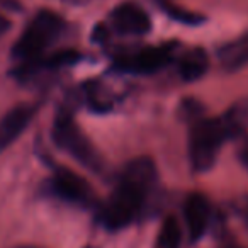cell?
<instances>
[{"instance_id":"obj_1","label":"cell","mask_w":248,"mask_h":248,"mask_svg":"<svg viewBox=\"0 0 248 248\" xmlns=\"http://www.w3.org/2000/svg\"><path fill=\"white\" fill-rule=\"evenodd\" d=\"M156 182V169L146 156L126 165L117 186L102 209V221L109 230H123L143 211Z\"/></svg>"},{"instance_id":"obj_2","label":"cell","mask_w":248,"mask_h":248,"mask_svg":"<svg viewBox=\"0 0 248 248\" xmlns=\"http://www.w3.org/2000/svg\"><path fill=\"white\" fill-rule=\"evenodd\" d=\"M65 31V21L62 16L51 11H41L29 21L22 34L12 48V58L28 63L39 58L53 46Z\"/></svg>"},{"instance_id":"obj_3","label":"cell","mask_w":248,"mask_h":248,"mask_svg":"<svg viewBox=\"0 0 248 248\" xmlns=\"http://www.w3.org/2000/svg\"><path fill=\"white\" fill-rule=\"evenodd\" d=\"M230 133L221 117H197L189 133V158L196 172L213 169L221 146L228 141Z\"/></svg>"},{"instance_id":"obj_4","label":"cell","mask_w":248,"mask_h":248,"mask_svg":"<svg viewBox=\"0 0 248 248\" xmlns=\"http://www.w3.org/2000/svg\"><path fill=\"white\" fill-rule=\"evenodd\" d=\"M53 140L58 148L66 152L73 160L82 163L89 170H93V172L102 170V156L99 155L95 146L90 143V140L80 129V126L68 110H63L56 116L55 124H53Z\"/></svg>"},{"instance_id":"obj_5","label":"cell","mask_w":248,"mask_h":248,"mask_svg":"<svg viewBox=\"0 0 248 248\" xmlns=\"http://www.w3.org/2000/svg\"><path fill=\"white\" fill-rule=\"evenodd\" d=\"M175 56V45L167 43L160 46L138 49L135 53L121 56L116 62V66L121 72L136 73V75H150L158 70L165 68Z\"/></svg>"},{"instance_id":"obj_6","label":"cell","mask_w":248,"mask_h":248,"mask_svg":"<svg viewBox=\"0 0 248 248\" xmlns=\"http://www.w3.org/2000/svg\"><path fill=\"white\" fill-rule=\"evenodd\" d=\"M51 190L60 197V199L66 201L70 204H77V206H89L93 202V189L90 184L78 175L77 172L65 167H60L55 170L51 177Z\"/></svg>"},{"instance_id":"obj_7","label":"cell","mask_w":248,"mask_h":248,"mask_svg":"<svg viewBox=\"0 0 248 248\" xmlns=\"http://www.w3.org/2000/svg\"><path fill=\"white\" fill-rule=\"evenodd\" d=\"M110 28L123 36H145L152 29V19L141 5L123 2L110 12Z\"/></svg>"},{"instance_id":"obj_8","label":"cell","mask_w":248,"mask_h":248,"mask_svg":"<svg viewBox=\"0 0 248 248\" xmlns=\"http://www.w3.org/2000/svg\"><path fill=\"white\" fill-rule=\"evenodd\" d=\"M38 112V104H19L0 119V152L12 145L28 129Z\"/></svg>"},{"instance_id":"obj_9","label":"cell","mask_w":248,"mask_h":248,"mask_svg":"<svg viewBox=\"0 0 248 248\" xmlns=\"http://www.w3.org/2000/svg\"><path fill=\"white\" fill-rule=\"evenodd\" d=\"M184 217H186L189 236L197 241L204 236L211 221V204L202 194H190L184 202Z\"/></svg>"},{"instance_id":"obj_10","label":"cell","mask_w":248,"mask_h":248,"mask_svg":"<svg viewBox=\"0 0 248 248\" xmlns=\"http://www.w3.org/2000/svg\"><path fill=\"white\" fill-rule=\"evenodd\" d=\"M209 68V58L202 48H190L177 60V70L184 82H196L202 78Z\"/></svg>"},{"instance_id":"obj_11","label":"cell","mask_w":248,"mask_h":248,"mask_svg":"<svg viewBox=\"0 0 248 248\" xmlns=\"http://www.w3.org/2000/svg\"><path fill=\"white\" fill-rule=\"evenodd\" d=\"M219 65L226 72H236L248 65V32L223 45L217 49Z\"/></svg>"},{"instance_id":"obj_12","label":"cell","mask_w":248,"mask_h":248,"mask_svg":"<svg viewBox=\"0 0 248 248\" xmlns=\"http://www.w3.org/2000/svg\"><path fill=\"white\" fill-rule=\"evenodd\" d=\"M221 119H223L224 126H226L231 140H240L241 136H245L248 128V99H241L238 102H234L221 116Z\"/></svg>"},{"instance_id":"obj_13","label":"cell","mask_w":248,"mask_h":248,"mask_svg":"<svg viewBox=\"0 0 248 248\" xmlns=\"http://www.w3.org/2000/svg\"><path fill=\"white\" fill-rule=\"evenodd\" d=\"M158 243L162 248H180L182 243V230L175 216L165 217L158 234Z\"/></svg>"},{"instance_id":"obj_14","label":"cell","mask_w":248,"mask_h":248,"mask_svg":"<svg viewBox=\"0 0 248 248\" xmlns=\"http://www.w3.org/2000/svg\"><path fill=\"white\" fill-rule=\"evenodd\" d=\"M160 7L163 9V12H165L170 19L180 22V24L197 26V24H201V22H204L202 16L196 14V12L187 11V9L179 7V5L172 4V2H169V0H160Z\"/></svg>"},{"instance_id":"obj_15","label":"cell","mask_w":248,"mask_h":248,"mask_svg":"<svg viewBox=\"0 0 248 248\" xmlns=\"http://www.w3.org/2000/svg\"><path fill=\"white\" fill-rule=\"evenodd\" d=\"M240 141V148H238V156H240V162L243 163L248 169V136H241Z\"/></svg>"},{"instance_id":"obj_16","label":"cell","mask_w":248,"mask_h":248,"mask_svg":"<svg viewBox=\"0 0 248 248\" xmlns=\"http://www.w3.org/2000/svg\"><path fill=\"white\" fill-rule=\"evenodd\" d=\"M9 28H11V21L4 14H0V38L9 31Z\"/></svg>"},{"instance_id":"obj_17","label":"cell","mask_w":248,"mask_h":248,"mask_svg":"<svg viewBox=\"0 0 248 248\" xmlns=\"http://www.w3.org/2000/svg\"><path fill=\"white\" fill-rule=\"evenodd\" d=\"M0 4L7 9H14V11H19V4L16 0H0Z\"/></svg>"},{"instance_id":"obj_18","label":"cell","mask_w":248,"mask_h":248,"mask_svg":"<svg viewBox=\"0 0 248 248\" xmlns=\"http://www.w3.org/2000/svg\"><path fill=\"white\" fill-rule=\"evenodd\" d=\"M56 2H62V4H70V5H83L89 4L92 0H56Z\"/></svg>"},{"instance_id":"obj_19","label":"cell","mask_w":248,"mask_h":248,"mask_svg":"<svg viewBox=\"0 0 248 248\" xmlns=\"http://www.w3.org/2000/svg\"><path fill=\"white\" fill-rule=\"evenodd\" d=\"M223 248H240V247H236V245H226V247H223Z\"/></svg>"}]
</instances>
